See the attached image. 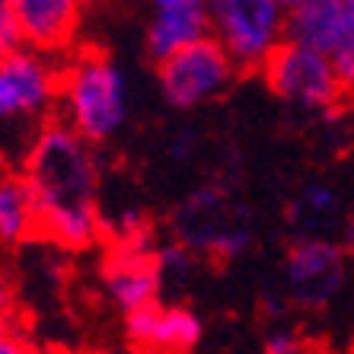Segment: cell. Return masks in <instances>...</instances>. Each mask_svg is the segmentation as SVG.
<instances>
[{"mask_svg": "<svg viewBox=\"0 0 354 354\" xmlns=\"http://www.w3.org/2000/svg\"><path fill=\"white\" fill-rule=\"evenodd\" d=\"M345 23V0H290L284 3V41L329 58Z\"/></svg>", "mask_w": 354, "mask_h": 354, "instance_id": "obj_11", "label": "cell"}, {"mask_svg": "<svg viewBox=\"0 0 354 354\" xmlns=\"http://www.w3.org/2000/svg\"><path fill=\"white\" fill-rule=\"evenodd\" d=\"M265 354H306L304 342L294 335V332H272L268 342H265Z\"/></svg>", "mask_w": 354, "mask_h": 354, "instance_id": "obj_18", "label": "cell"}, {"mask_svg": "<svg viewBox=\"0 0 354 354\" xmlns=\"http://www.w3.org/2000/svg\"><path fill=\"white\" fill-rule=\"evenodd\" d=\"M335 205H338V198H335V192L329 189V185H306L304 189V195L297 198V207L304 211L306 217H329L332 211H335Z\"/></svg>", "mask_w": 354, "mask_h": 354, "instance_id": "obj_16", "label": "cell"}, {"mask_svg": "<svg viewBox=\"0 0 354 354\" xmlns=\"http://www.w3.org/2000/svg\"><path fill=\"white\" fill-rule=\"evenodd\" d=\"M19 48H23V35L17 26V13H13V0H0V61L17 55Z\"/></svg>", "mask_w": 354, "mask_h": 354, "instance_id": "obj_17", "label": "cell"}, {"mask_svg": "<svg viewBox=\"0 0 354 354\" xmlns=\"http://www.w3.org/2000/svg\"><path fill=\"white\" fill-rule=\"evenodd\" d=\"M230 198L221 189H201L182 205L179 211V233L182 246L201 249L217 259H236L243 256L252 243L246 217L233 221L230 214Z\"/></svg>", "mask_w": 354, "mask_h": 354, "instance_id": "obj_7", "label": "cell"}, {"mask_svg": "<svg viewBox=\"0 0 354 354\" xmlns=\"http://www.w3.org/2000/svg\"><path fill=\"white\" fill-rule=\"evenodd\" d=\"M61 109L86 144H102L122 128L128 112V83L106 55L80 51L61 67Z\"/></svg>", "mask_w": 354, "mask_h": 354, "instance_id": "obj_2", "label": "cell"}, {"mask_svg": "<svg viewBox=\"0 0 354 354\" xmlns=\"http://www.w3.org/2000/svg\"><path fill=\"white\" fill-rule=\"evenodd\" d=\"M262 74L274 96L300 109H310V112L329 109L342 96V83H338L329 58H322L310 48H300V45H290V41H281L274 48V55L265 61Z\"/></svg>", "mask_w": 354, "mask_h": 354, "instance_id": "obj_6", "label": "cell"}, {"mask_svg": "<svg viewBox=\"0 0 354 354\" xmlns=\"http://www.w3.org/2000/svg\"><path fill=\"white\" fill-rule=\"evenodd\" d=\"M211 32L239 67H265L284 41V3L281 0H214Z\"/></svg>", "mask_w": 354, "mask_h": 354, "instance_id": "obj_3", "label": "cell"}, {"mask_svg": "<svg viewBox=\"0 0 354 354\" xmlns=\"http://www.w3.org/2000/svg\"><path fill=\"white\" fill-rule=\"evenodd\" d=\"M39 236V214H35L32 192L19 173L0 179V239L26 243Z\"/></svg>", "mask_w": 354, "mask_h": 354, "instance_id": "obj_12", "label": "cell"}, {"mask_svg": "<svg viewBox=\"0 0 354 354\" xmlns=\"http://www.w3.org/2000/svg\"><path fill=\"white\" fill-rule=\"evenodd\" d=\"M189 147H192V134H182L179 140H173V157L185 160L189 157Z\"/></svg>", "mask_w": 354, "mask_h": 354, "instance_id": "obj_20", "label": "cell"}, {"mask_svg": "<svg viewBox=\"0 0 354 354\" xmlns=\"http://www.w3.org/2000/svg\"><path fill=\"white\" fill-rule=\"evenodd\" d=\"M102 278L106 290L124 313L157 304L163 278L157 268V252L150 249V233L144 223H138V214H128L118 243L106 252Z\"/></svg>", "mask_w": 354, "mask_h": 354, "instance_id": "obj_4", "label": "cell"}, {"mask_svg": "<svg viewBox=\"0 0 354 354\" xmlns=\"http://www.w3.org/2000/svg\"><path fill=\"white\" fill-rule=\"evenodd\" d=\"M157 268L160 278H179L185 281L192 272V249L182 246V243H173V246L157 249Z\"/></svg>", "mask_w": 354, "mask_h": 354, "instance_id": "obj_15", "label": "cell"}, {"mask_svg": "<svg viewBox=\"0 0 354 354\" xmlns=\"http://www.w3.org/2000/svg\"><path fill=\"white\" fill-rule=\"evenodd\" d=\"M131 354H153V351H140V348H134V351Z\"/></svg>", "mask_w": 354, "mask_h": 354, "instance_id": "obj_23", "label": "cell"}, {"mask_svg": "<svg viewBox=\"0 0 354 354\" xmlns=\"http://www.w3.org/2000/svg\"><path fill=\"white\" fill-rule=\"evenodd\" d=\"M13 13L23 35V48L51 55L71 45L80 7L74 0H13Z\"/></svg>", "mask_w": 354, "mask_h": 354, "instance_id": "obj_10", "label": "cell"}, {"mask_svg": "<svg viewBox=\"0 0 354 354\" xmlns=\"http://www.w3.org/2000/svg\"><path fill=\"white\" fill-rule=\"evenodd\" d=\"M342 252L329 239H304L288 256V284L304 306H322L342 288Z\"/></svg>", "mask_w": 354, "mask_h": 354, "instance_id": "obj_8", "label": "cell"}, {"mask_svg": "<svg viewBox=\"0 0 354 354\" xmlns=\"http://www.w3.org/2000/svg\"><path fill=\"white\" fill-rule=\"evenodd\" d=\"M211 35H214L211 7L201 0H157L153 3V19L147 26V51L157 64Z\"/></svg>", "mask_w": 354, "mask_h": 354, "instance_id": "obj_9", "label": "cell"}, {"mask_svg": "<svg viewBox=\"0 0 354 354\" xmlns=\"http://www.w3.org/2000/svg\"><path fill=\"white\" fill-rule=\"evenodd\" d=\"M7 335H13V326H10V313L0 306V338H7Z\"/></svg>", "mask_w": 354, "mask_h": 354, "instance_id": "obj_21", "label": "cell"}, {"mask_svg": "<svg viewBox=\"0 0 354 354\" xmlns=\"http://www.w3.org/2000/svg\"><path fill=\"white\" fill-rule=\"evenodd\" d=\"M19 176L39 214V233L64 249H83L99 236V173L90 144L51 118L35 138Z\"/></svg>", "mask_w": 354, "mask_h": 354, "instance_id": "obj_1", "label": "cell"}, {"mask_svg": "<svg viewBox=\"0 0 354 354\" xmlns=\"http://www.w3.org/2000/svg\"><path fill=\"white\" fill-rule=\"evenodd\" d=\"M329 64L342 90H354V0H345V23H342L335 51L329 55Z\"/></svg>", "mask_w": 354, "mask_h": 354, "instance_id": "obj_14", "label": "cell"}, {"mask_svg": "<svg viewBox=\"0 0 354 354\" xmlns=\"http://www.w3.org/2000/svg\"><path fill=\"white\" fill-rule=\"evenodd\" d=\"M233 74H236V64L221 48V41L214 35L179 51L173 58L160 61L157 67L160 90H163L166 102L176 109H192L214 99L217 93L230 86Z\"/></svg>", "mask_w": 354, "mask_h": 354, "instance_id": "obj_5", "label": "cell"}, {"mask_svg": "<svg viewBox=\"0 0 354 354\" xmlns=\"http://www.w3.org/2000/svg\"><path fill=\"white\" fill-rule=\"evenodd\" d=\"M32 354H74V351H67V348H55V345H48V348H32Z\"/></svg>", "mask_w": 354, "mask_h": 354, "instance_id": "obj_22", "label": "cell"}, {"mask_svg": "<svg viewBox=\"0 0 354 354\" xmlns=\"http://www.w3.org/2000/svg\"><path fill=\"white\" fill-rule=\"evenodd\" d=\"M198 338H201V319L192 310H185V306H163L147 351L185 354L198 345Z\"/></svg>", "mask_w": 354, "mask_h": 354, "instance_id": "obj_13", "label": "cell"}, {"mask_svg": "<svg viewBox=\"0 0 354 354\" xmlns=\"http://www.w3.org/2000/svg\"><path fill=\"white\" fill-rule=\"evenodd\" d=\"M0 354H32V348L26 345L23 338L13 332V335H7V338H0Z\"/></svg>", "mask_w": 354, "mask_h": 354, "instance_id": "obj_19", "label": "cell"}]
</instances>
